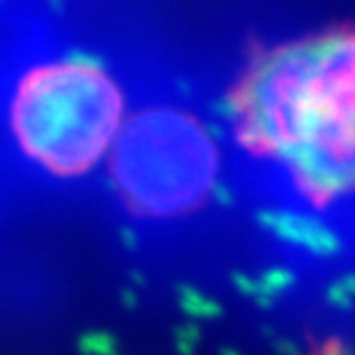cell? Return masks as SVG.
<instances>
[{"label": "cell", "instance_id": "1", "mask_svg": "<svg viewBox=\"0 0 355 355\" xmlns=\"http://www.w3.org/2000/svg\"><path fill=\"white\" fill-rule=\"evenodd\" d=\"M243 150L284 168L314 201L355 191V28L259 55L231 95Z\"/></svg>", "mask_w": 355, "mask_h": 355}, {"label": "cell", "instance_id": "3", "mask_svg": "<svg viewBox=\"0 0 355 355\" xmlns=\"http://www.w3.org/2000/svg\"><path fill=\"white\" fill-rule=\"evenodd\" d=\"M113 175L132 210L175 217L198 208L215 182L217 150L205 127L178 109H150L125 127Z\"/></svg>", "mask_w": 355, "mask_h": 355}, {"label": "cell", "instance_id": "2", "mask_svg": "<svg viewBox=\"0 0 355 355\" xmlns=\"http://www.w3.org/2000/svg\"><path fill=\"white\" fill-rule=\"evenodd\" d=\"M123 116L113 79L86 60L49 62L24 76L12 102V130L49 173L79 175L109 148Z\"/></svg>", "mask_w": 355, "mask_h": 355}]
</instances>
